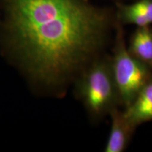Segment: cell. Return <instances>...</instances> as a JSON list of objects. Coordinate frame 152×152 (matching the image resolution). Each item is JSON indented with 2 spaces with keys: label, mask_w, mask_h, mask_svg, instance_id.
I'll list each match as a JSON object with an SVG mask.
<instances>
[{
  "label": "cell",
  "mask_w": 152,
  "mask_h": 152,
  "mask_svg": "<svg viewBox=\"0 0 152 152\" xmlns=\"http://www.w3.org/2000/svg\"><path fill=\"white\" fill-rule=\"evenodd\" d=\"M8 45L31 77L61 89L105 43V11L83 0H4Z\"/></svg>",
  "instance_id": "6da1fadb"
},
{
  "label": "cell",
  "mask_w": 152,
  "mask_h": 152,
  "mask_svg": "<svg viewBox=\"0 0 152 152\" xmlns=\"http://www.w3.org/2000/svg\"><path fill=\"white\" fill-rule=\"evenodd\" d=\"M78 98L94 119H99L116 107L120 101L111 61L95 59L79 75L76 85Z\"/></svg>",
  "instance_id": "7a4b0ae2"
},
{
  "label": "cell",
  "mask_w": 152,
  "mask_h": 152,
  "mask_svg": "<svg viewBox=\"0 0 152 152\" xmlns=\"http://www.w3.org/2000/svg\"><path fill=\"white\" fill-rule=\"evenodd\" d=\"M111 67L120 101L125 108L151 79L149 66L129 52L121 30H118Z\"/></svg>",
  "instance_id": "3957f363"
},
{
  "label": "cell",
  "mask_w": 152,
  "mask_h": 152,
  "mask_svg": "<svg viewBox=\"0 0 152 152\" xmlns=\"http://www.w3.org/2000/svg\"><path fill=\"white\" fill-rule=\"evenodd\" d=\"M111 118V126L109 139L105 147L106 152H122L128 146L135 128L129 123L124 115L116 107L109 113Z\"/></svg>",
  "instance_id": "277c9868"
},
{
  "label": "cell",
  "mask_w": 152,
  "mask_h": 152,
  "mask_svg": "<svg viewBox=\"0 0 152 152\" xmlns=\"http://www.w3.org/2000/svg\"><path fill=\"white\" fill-rule=\"evenodd\" d=\"M123 112L129 123L135 128L142 123L152 121V78Z\"/></svg>",
  "instance_id": "5b68a950"
},
{
  "label": "cell",
  "mask_w": 152,
  "mask_h": 152,
  "mask_svg": "<svg viewBox=\"0 0 152 152\" xmlns=\"http://www.w3.org/2000/svg\"><path fill=\"white\" fill-rule=\"evenodd\" d=\"M130 54L152 68V31L148 26L139 27L131 37Z\"/></svg>",
  "instance_id": "8992f818"
},
{
  "label": "cell",
  "mask_w": 152,
  "mask_h": 152,
  "mask_svg": "<svg viewBox=\"0 0 152 152\" xmlns=\"http://www.w3.org/2000/svg\"><path fill=\"white\" fill-rule=\"evenodd\" d=\"M121 17L127 23L146 27L152 23V0H140L121 7Z\"/></svg>",
  "instance_id": "52a82bcc"
}]
</instances>
